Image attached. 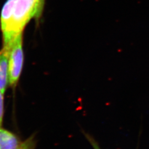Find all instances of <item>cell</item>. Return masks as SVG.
I'll return each instance as SVG.
<instances>
[{
    "mask_svg": "<svg viewBox=\"0 0 149 149\" xmlns=\"http://www.w3.org/2000/svg\"><path fill=\"white\" fill-rule=\"evenodd\" d=\"M37 0H7L0 17L2 49L6 50L11 42L33 18L38 19L42 14Z\"/></svg>",
    "mask_w": 149,
    "mask_h": 149,
    "instance_id": "1",
    "label": "cell"
},
{
    "mask_svg": "<svg viewBox=\"0 0 149 149\" xmlns=\"http://www.w3.org/2000/svg\"><path fill=\"white\" fill-rule=\"evenodd\" d=\"M4 51L8 56V84L12 87H15L21 74L23 65V33L17 36Z\"/></svg>",
    "mask_w": 149,
    "mask_h": 149,
    "instance_id": "2",
    "label": "cell"
},
{
    "mask_svg": "<svg viewBox=\"0 0 149 149\" xmlns=\"http://www.w3.org/2000/svg\"><path fill=\"white\" fill-rule=\"evenodd\" d=\"M36 141L33 135L22 141L15 134L0 128V149H35Z\"/></svg>",
    "mask_w": 149,
    "mask_h": 149,
    "instance_id": "3",
    "label": "cell"
},
{
    "mask_svg": "<svg viewBox=\"0 0 149 149\" xmlns=\"http://www.w3.org/2000/svg\"><path fill=\"white\" fill-rule=\"evenodd\" d=\"M8 56L5 52L0 50V90L5 92L8 84Z\"/></svg>",
    "mask_w": 149,
    "mask_h": 149,
    "instance_id": "4",
    "label": "cell"
},
{
    "mask_svg": "<svg viewBox=\"0 0 149 149\" xmlns=\"http://www.w3.org/2000/svg\"><path fill=\"white\" fill-rule=\"evenodd\" d=\"M4 92L0 90V128L3 122L4 113Z\"/></svg>",
    "mask_w": 149,
    "mask_h": 149,
    "instance_id": "5",
    "label": "cell"
},
{
    "mask_svg": "<svg viewBox=\"0 0 149 149\" xmlns=\"http://www.w3.org/2000/svg\"><path fill=\"white\" fill-rule=\"evenodd\" d=\"M86 138H87V139L88 140L89 142L92 145V146H93V148H94V149H101L99 147L98 144L97 143V142L93 139V138H92L91 136L88 135V134H86Z\"/></svg>",
    "mask_w": 149,
    "mask_h": 149,
    "instance_id": "6",
    "label": "cell"
},
{
    "mask_svg": "<svg viewBox=\"0 0 149 149\" xmlns=\"http://www.w3.org/2000/svg\"><path fill=\"white\" fill-rule=\"evenodd\" d=\"M37 2L40 9L43 11L44 3H45V0H37Z\"/></svg>",
    "mask_w": 149,
    "mask_h": 149,
    "instance_id": "7",
    "label": "cell"
}]
</instances>
